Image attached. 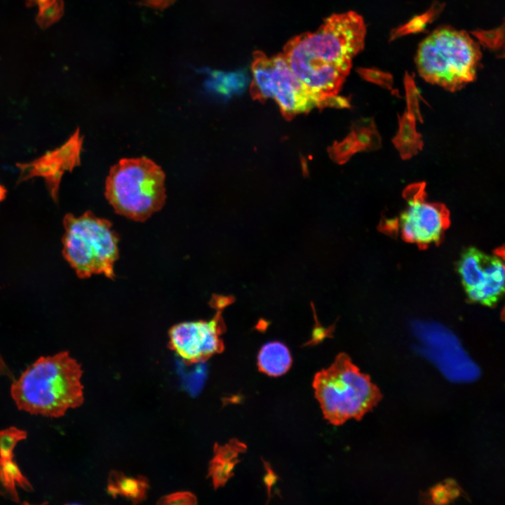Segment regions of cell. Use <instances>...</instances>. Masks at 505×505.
Wrapping results in <instances>:
<instances>
[{
  "instance_id": "obj_1",
  "label": "cell",
  "mask_w": 505,
  "mask_h": 505,
  "mask_svg": "<svg viewBox=\"0 0 505 505\" xmlns=\"http://www.w3.org/2000/svg\"><path fill=\"white\" fill-rule=\"evenodd\" d=\"M366 27L354 11L328 18L314 32L290 39L282 55L316 107H336L351 62L364 47Z\"/></svg>"
},
{
  "instance_id": "obj_2",
  "label": "cell",
  "mask_w": 505,
  "mask_h": 505,
  "mask_svg": "<svg viewBox=\"0 0 505 505\" xmlns=\"http://www.w3.org/2000/svg\"><path fill=\"white\" fill-rule=\"evenodd\" d=\"M81 365L67 351L41 356L11 387L18 408L32 415L60 417L84 400Z\"/></svg>"
},
{
  "instance_id": "obj_3",
  "label": "cell",
  "mask_w": 505,
  "mask_h": 505,
  "mask_svg": "<svg viewBox=\"0 0 505 505\" xmlns=\"http://www.w3.org/2000/svg\"><path fill=\"white\" fill-rule=\"evenodd\" d=\"M481 56L478 44L469 34L443 26L421 42L415 63L424 80L455 91L474 80Z\"/></svg>"
},
{
  "instance_id": "obj_4",
  "label": "cell",
  "mask_w": 505,
  "mask_h": 505,
  "mask_svg": "<svg viewBox=\"0 0 505 505\" xmlns=\"http://www.w3.org/2000/svg\"><path fill=\"white\" fill-rule=\"evenodd\" d=\"M165 180L163 170L150 159H121L107 177L105 197L117 214L144 222L164 206Z\"/></svg>"
},
{
  "instance_id": "obj_5",
  "label": "cell",
  "mask_w": 505,
  "mask_h": 505,
  "mask_svg": "<svg viewBox=\"0 0 505 505\" xmlns=\"http://www.w3.org/2000/svg\"><path fill=\"white\" fill-rule=\"evenodd\" d=\"M313 387L325 419L335 426L350 419H361L381 398L370 377L345 354L315 375Z\"/></svg>"
},
{
  "instance_id": "obj_6",
  "label": "cell",
  "mask_w": 505,
  "mask_h": 505,
  "mask_svg": "<svg viewBox=\"0 0 505 505\" xmlns=\"http://www.w3.org/2000/svg\"><path fill=\"white\" fill-rule=\"evenodd\" d=\"M63 225L62 255L76 275L86 278L102 274L114 279L119 237L112 222L87 211L79 217L67 214Z\"/></svg>"
},
{
  "instance_id": "obj_7",
  "label": "cell",
  "mask_w": 505,
  "mask_h": 505,
  "mask_svg": "<svg viewBox=\"0 0 505 505\" xmlns=\"http://www.w3.org/2000/svg\"><path fill=\"white\" fill-rule=\"evenodd\" d=\"M252 73V97L261 102L274 99L287 120L316 107L315 100L291 71L282 53L268 57L261 51L255 52Z\"/></svg>"
},
{
  "instance_id": "obj_8",
  "label": "cell",
  "mask_w": 505,
  "mask_h": 505,
  "mask_svg": "<svg viewBox=\"0 0 505 505\" xmlns=\"http://www.w3.org/2000/svg\"><path fill=\"white\" fill-rule=\"evenodd\" d=\"M422 354L433 363L443 375L454 382L477 379L480 371L457 337L447 328L433 322H417L413 325Z\"/></svg>"
},
{
  "instance_id": "obj_9",
  "label": "cell",
  "mask_w": 505,
  "mask_h": 505,
  "mask_svg": "<svg viewBox=\"0 0 505 505\" xmlns=\"http://www.w3.org/2000/svg\"><path fill=\"white\" fill-rule=\"evenodd\" d=\"M425 183L409 185L403 191L407 208L397 221L403 238L426 246L440 241L449 226V211L444 204L426 201Z\"/></svg>"
},
{
  "instance_id": "obj_10",
  "label": "cell",
  "mask_w": 505,
  "mask_h": 505,
  "mask_svg": "<svg viewBox=\"0 0 505 505\" xmlns=\"http://www.w3.org/2000/svg\"><path fill=\"white\" fill-rule=\"evenodd\" d=\"M210 303L217 310L211 319L181 322L169 329L168 346L187 364L204 362L224 350L221 335L225 324L222 311L226 307Z\"/></svg>"
},
{
  "instance_id": "obj_11",
  "label": "cell",
  "mask_w": 505,
  "mask_h": 505,
  "mask_svg": "<svg viewBox=\"0 0 505 505\" xmlns=\"http://www.w3.org/2000/svg\"><path fill=\"white\" fill-rule=\"evenodd\" d=\"M457 271L471 301L489 307L499 302L504 291L505 275L499 257L470 248L462 255Z\"/></svg>"
},
{
  "instance_id": "obj_12",
  "label": "cell",
  "mask_w": 505,
  "mask_h": 505,
  "mask_svg": "<svg viewBox=\"0 0 505 505\" xmlns=\"http://www.w3.org/2000/svg\"><path fill=\"white\" fill-rule=\"evenodd\" d=\"M243 449L242 444L236 440L223 446L215 445L214 457L210 462L208 476L211 477L215 489L224 485L231 477L238 460V454Z\"/></svg>"
},
{
  "instance_id": "obj_13",
  "label": "cell",
  "mask_w": 505,
  "mask_h": 505,
  "mask_svg": "<svg viewBox=\"0 0 505 505\" xmlns=\"http://www.w3.org/2000/svg\"><path fill=\"white\" fill-rule=\"evenodd\" d=\"M149 482L144 476H127L123 472L112 471L107 480V490L113 497L123 496L133 504H138L147 497Z\"/></svg>"
},
{
  "instance_id": "obj_14",
  "label": "cell",
  "mask_w": 505,
  "mask_h": 505,
  "mask_svg": "<svg viewBox=\"0 0 505 505\" xmlns=\"http://www.w3.org/2000/svg\"><path fill=\"white\" fill-rule=\"evenodd\" d=\"M292 365V357L287 346L279 342L265 344L257 356L259 370L263 373L278 377L284 375Z\"/></svg>"
},
{
  "instance_id": "obj_15",
  "label": "cell",
  "mask_w": 505,
  "mask_h": 505,
  "mask_svg": "<svg viewBox=\"0 0 505 505\" xmlns=\"http://www.w3.org/2000/svg\"><path fill=\"white\" fill-rule=\"evenodd\" d=\"M415 122V118L407 112L398 116V131L392 142L403 159H408L422 149V135L416 130Z\"/></svg>"
},
{
  "instance_id": "obj_16",
  "label": "cell",
  "mask_w": 505,
  "mask_h": 505,
  "mask_svg": "<svg viewBox=\"0 0 505 505\" xmlns=\"http://www.w3.org/2000/svg\"><path fill=\"white\" fill-rule=\"evenodd\" d=\"M17 486L26 491L33 490L32 485L22 474L13 458L0 457V495L8 497L15 502H19Z\"/></svg>"
},
{
  "instance_id": "obj_17",
  "label": "cell",
  "mask_w": 505,
  "mask_h": 505,
  "mask_svg": "<svg viewBox=\"0 0 505 505\" xmlns=\"http://www.w3.org/2000/svg\"><path fill=\"white\" fill-rule=\"evenodd\" d=\"M362 151L378 149L382 139L372 119H361L352 125L351 130Z\"/></svg>"
},
{
  "instance_id": "obj_18",
  "label": "cell",
  "mask_w": 505,
  "mask_h": 505,
  "mask_svg": "<svg viewBox=\"0 0 505 505\" xmlns=\"http://www.w3.org/2000/svg\"><path fill=\"white\" fill-rule=\"evenodd\" d=\"M330 157L336 163H346L356 152H361L353 133H350L342 141L335 142L328 149Z\"/></svg>"
},
{
  "instance_id": "obj_19",
  "label": "cell",
  "mask_w": 505,
  "mask_h": 505,
  "mask_svg": "<svg viewBox=\"0 0 505 505\" xmlns=\"http://www.w3.org/2000/svg\"><path fill=\"white\" fill-rule=\"evenodd\" d=\"M25 431L11 426L0 431V457L13 458V450L18 443L25 439Z\"/></svg>"
},
{
  "instance_id": "obj_20",
  "label": "cell",
  "mask_w": 505,
  "mask_h": 505,
  "mask_svg": "<svg viewBox=\"0 0 505 505\" xmlns=\"http://www.w3.org/2000/svg\"><path fill=\"white\" fill-rule=\"evenodd\" d=\"M62 0H48L39 6L36 20L41 27H47L56 22L62 15Z\"/></svg>"
},
{
  "instance_id": "obj_21",
  "label": "cell",
  "mask_w": 505,
  "mask_h": 505,
  "mask_svg": "<svg viewBox=\"0 0 505 505\" xmlns=\"http://www.w3.org/2000/svg\"><path fill=\"white\" fill-rule=\"evenodd\" d=\"M197 502L196 497L187 491L176 492L163 496L157 501L158 504L165 505H194Z\"/></svg>"
},
{
  "instance_id": "obj_22",
  "label": "cell",
  "mask_w": 505,
  "mask_h": 505,
  "mask_svg": "<svg viewBox=\"0 0 505 505\" xmlns=\"http://www.w3.org/2000/svg\"><path fill=\"white\" fill-rule=\"evenodd\" d=\"M405 87L407 92V112L414 116L416 120L422 121L419 111L417 91L411 79H407L405 80Z\"/></svg>"
},
{
  "instance_id": "obj_23",
  "label": "cell",
  "mask_w": 505,
  "mask_h": 505,
  "mask_svg": "<svg viewBox=\"0 0 505 505\" xmlns=\"http://www.w3.org/2000/svg\"><path fill=\"white\" fill-rule=\"evenodd\" d=\"M364 78L371 81L377 83L383 86L391 88V79L387 75L376 73L371 71H363L361 73Z\"/></svg>"
},
{
  "instance_id": "obj_24",
  "label": "cell",
  "mask_w": 505,
  "mask_h": 505,
  "mask_svg": "<svg viewBox=\"0 0 505 505\" xmlns=\"http://www.w3.org/2000/svg\"><path fill=\"white\" fill-rule=\"evenodd\" d=\"M175 1V0H140L138 4L162 11L172 5Z\"/></svg>"
},
{
  "instance_id": "obj_25",
  "label": "cell",
  "mask_w": 505,
  "mask_h": 505,
  "mask_svg": "<svg viewBox=\"0 0 505 505\" xmlns=\"http://www.w3.org/2000/svg\"><path fill=\"white\" fill-rule=\"evenodd\" d=\"M6 194V189L4 188V186L0 184V202L2 201L5 198Z\"/></svg>"
},
{
  "instance_id": "obj_26",
  "label": "cell",
  "mask_w": 505,
  "mask_h": 505,
  "mask_svg": "<svg viewBox=\"0 0 505 505\" xmlns=\"http://www.w3.org/2000/svg\"><path fill=\"white\" fill-rule=\"evenodd\" d=\"M29 1H32L34 3H36L39 4V6L42 5L43 4L47 2L48 0H28Z\"/></svg>"
}]
</instances>
